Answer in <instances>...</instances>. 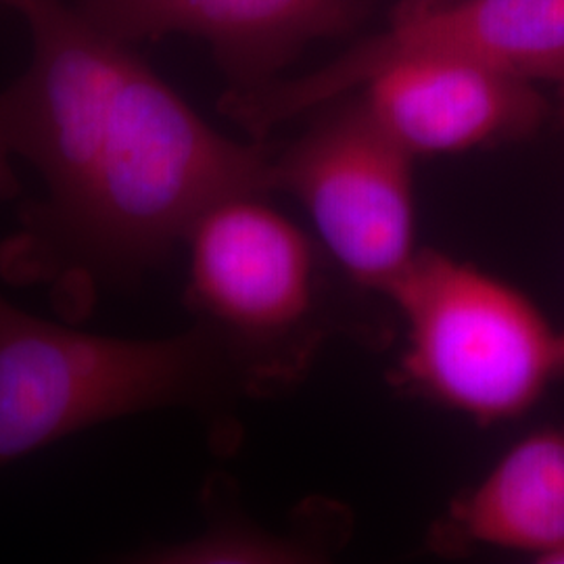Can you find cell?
Listing matches in <instances>:
<instances>
[{"label": "cell", "instance_id": "obj_1", "mask_svg": "<svg viewBox=\"0 0 564 564\" xmlns=\"http://www.w3.org/2000/svg\"><path fill=\"white\" fill-rule=\"evenodd\" d=\"M32 57L0 93V139L44 193L0 245V276L44 289L65 321L162 265L214 203L272 191L263 141L220 134L76 4L25 0Z\"/></svg>", "mask_w": 564, "mask_h": 564}, {"label": "cell", "instance_id": "obj_2", "mask_svg": "<svg viewBox=\"0 0 564 564\" xmlns=\"http://www.w3.org/2000/svg\"><path fill=\"white\" fill-rule=\"evenodd\" d=\"M245 395L202 326L126 339L51 323L0 293V468L95 424L160 408L223 412Z\"/></svg>", "mask_w": 564, "mask_h": 564}, {"label": "cell", "instance_id": "obj_3", "mask_svg": "<svg viewBox=\"0 0 564 564\" xmlns=\"http://www.w3.org/2000/svg\"><path fill=\"white\" fill-rule=\"evenodd\" d=\"M389 302L405 345V391L479 424L527 414L564 377V330L523 291L435 249H419Z\"/></svg>", "mask_w": 564, "mask_h": 564}, {"label": "cell", "instance_id": "obj_4", "mask_svg": "<svg viewBox=\"0 0 564 564\" xmlns=\"http://www.w3.org/2000/svg\"><path fill=\"white\" fill-rule=\"evenodd\" d=\"M265 197L214 203L184 239V302L223 345L245 395L295 383L326 337L316 245Z\"/></svg>", "mask_w": 564, "mask_h": 564}, {"label": "cell", "instance_id": "obj_5", "mask_svg": "<svg viewBox=\"0 0 564 564\" xmlns=\"http://www.w3.org/2000/svg\"><path fill=\"white\" fill-rule=\"evenodd\" d=\"M460 59L564 84V0H400L381 32L297 78L228 88L220 111L253 141L408 59Z\"/></svg>", "mask_w": 564, "mask_h": 564}, {"label": "cell", "instance_id": "obj_6", "mask_svg": "<svg viewBox=\"0 0 564 564\" xmlns=\"http://www.w3.org/2000/svg\"><path fill=\"white\" fill-rule=\"evenodd\" d=\"M272 191L302 203L343 274L384 300L419 253L414 158L358 97L328 102L305 134L272 153Z\"/></svg>", "mask_w": 564, "mask_h": 564}, {"label": "cell", "instance_id": "obj_7", "mask_svg": "<svg viewBox=\"0 0 564 564\" xmlns=\"http://www.w3.org/2000/svg\"><path fill=\"white\" fill-rule=\"evenodd\" d=\"M358 101L414 160L521 141L550 113L535 82L435 57L384 67L358 88Z\"/></svg>", "mask_w": 564, "mask_h": 564}, {"label": "cell", "instance_id": "obj_8", "mask_svg": "<svg viewBox=\"0 0 564 564\" xmlns=\"http://www.w3.org/2000/svg\"><path fill=\"white\" fill-rule=\"evenodd\" d=\"M76 9L126 44L205 41L228 88H242L276 78L305 44L354 30L368 0H78Z\"/></svg>", "mask_w": 564, "mask_h": 564}, {"label": "cell", "instance_id": "obj_9", "mask_svg": "<svg viewBox=\"0 0 564 564\" xmlns=\"http://www.w3.org/2000/svg\"><path fill=\"white\" fill-rule=\"evenodd\" d=\"M440 554L500 547L564 564V426H545L512 445L481 484L433 524Z\"/></svg>", "mask_w": 564, "mask_h": 564}, {"label": "cell", "instance_id": "obj_10", "mask_svg": "<svg viewBox=\"0 0 564 564\" xmlns=\"http://www.w3.org/2000/svg\"><path fill=\"white\" fill-rule=\"evenodd\" d=\"M330 531L272 533L237 519H218L199 535L155 544L137 552L134 561L153 564H310L323 563L333 550Z\"/></svg>", "mask_w": 564, "mask_h": 564}, {"label": "cell", "instance_id": "obj_11", "mask_svg": "<svg viewBox=\"0 0 564 564\" xmlns=\"http://www.w3.org/2000/svg\"><path fill=\"white\" fill-rule=\"evenodd\" d=\"M21 182L13 167V155L0 139V203L11 202L20 195Z\"/></svg>", "mask_w": 564, "mask_h": 564}, {"label": "cell", "instance_id": "obj_12", "mask_svg": "<svg viewBox=\"0 0 564 564\" xmlns=\"http://www.w3.org/2000/svg\"><path fill=\"white\" fill-rule=\"evenodd\" d=\"M23 2H25V0H0V9L9 7V9H18V11H20L21 7H23Z\"/></svg>", "mask_w": 564, "mask_h": 564}, {"label": "cell", "instance_id": "obj_13", "mask_svg": "<svg viewBox=\"0 0 564 564\" xmlns=\"http://www.w3.org/2000/svg\"><path fill=\"white\" fill-rule=\"evenodd\" d=\"M558 116L564 123V84L558 86Z\"/></svg>", "mask_w": 564, "mask_h": 564}]
</instances>
